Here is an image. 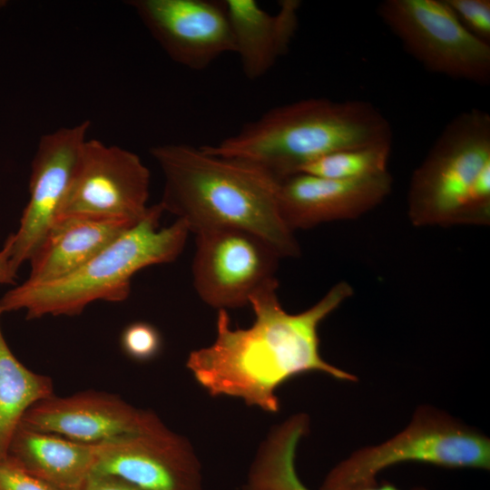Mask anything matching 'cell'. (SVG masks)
<instances>
[{
	"mask_svg": "<svg viewBox=\"0 0 490 490\" xmlns=\"http://www.w3.org/2000/svg\"><path fill=\"white\" fill-rule=\"evenodd\" d=\"M278 287V279L273 280L250 297L255 320L250 328H231L227 310H218L214 341L190 353L188 369L211 396L237 397L277 413V389L297 375L317 371L339 380H357L321 357L318 331L319 324L352 296V287L339 281L317 303L296 314L282 308Z\"/></svg>",
	"mask_w": 490,
	"mask_h": 490,
	"instance_id": "6da1fadb",
	"label": "cell"
},
{
	"mask_svg": "<svg viewBox=\"0 0 490 490\" xmlns=\"http://www.w3.org/2000/svg\"><path fill=\"white\" fill-rule=\"evenodd\" d=\"M163 176L160 204L190 232L235 228L266 240L283 258H298L299 244L280 214L277 181L247 162L183 143L153 146Z\"/></svg>",
	"mask_w": 490,
	"mask_h": 490,
	"instance_id": "7a4b0ae2",
	"label": "cell"
},
{
	"mask_svg": "<svg viewBox=\"0 0 490 490\" xmlns=\"http://www.w3.org/2000/svg\"><path fill=\"white\" fill-rule=\"evenodd\" d=\"M381 143H392V129L375 105L312 97L273 107L236 133L202 148L247 162L280 181L328 153Z\"/></svg>",
	"mask_w": 490,
	"mask_h": 490,
	"instance_id": "3957f363",
	"label": "cell"
},
{
	"mask_svg": "<svg viewBox=\"0 0 490 490\" xmlns=\"http://www.w3.org/2000/svg\"><path fill=\"white\" fill-rule=\"evenodd\" d=\"M164 212L158 202L144 217L74 272L47 282L27 280L0 299L4 312L25 310L27 319L44 316H76L96 300L122 302L130 295L132 278L155 264L174 261L191 233L176 219L161 228Z\"/></svg>",
	"mask_w": 490,
	"mask_h": 490,
	"instance_id": "277c9868",
	"label": "cell"
},
{
	"mask_svg": "<svg viewBox=\"0 0 490 490\" xmlns=\"http://www.w3.org/2000/svg\"><path fill=\"white\" fill-rule=\"evenodd\" d=\"M407 215L416 227L490 224V115L453 118L413 172Z\"/></svg>",
	"mask_w": 490,
	"mask_h": 490,
	"instance_id": "5b68a950",
	"label": "cell"
},
{
	"mask_svg": "<svg viewBox=\"0 0 490 490\" xmlns=\"http://www.w3.org/2000/svg\"><path fill=\"white\" fill-rule=\"evenodd\" d=\"M404 462L490 470V440L438 408L420 406L403 431L377 446L356 450L335 466L320 490L373 488L381 471Z\"/></svg>",
	"mask_w": 490,
	"mask_h": 490,
	"instance_id": "8992f818",
	"label": "cell"
},
{
	"mask_svg": "<svg viewBox=\"0 0 490 490\" xmlns=\"http://www.w3.org/2000/svg\"><path fill=\"white\" fill-rule=\"evenodd\" d=\"M377 11L427 71L479 85L490 83V43L470 33L446 0H385Z\"/></svg>",
	"mask_w": 490,
	"mask_h": 490,
	"instance_id": "52a82bcc",
	"label": "cell"
},
{
	"mask_svg": "<svg viewBox=\"0 0 490 490\" xmlns=\"http://www.w3.org/2000/svg\"><path fill=\"white\" fill-rule=\"evenodd\" d=\"M150 181L136 153L87 139L57 220L74 216L135 224L148 211Z\"/></svg>",
	"mask_w": 490,
	"mask_h": 490,
	"instance_id": "ba28073f",
	"label": "cell"
},
{
	"mask_svg": "<svg viewBox=\"0 0 490 490\" xmlns=\"http://www.w3.org/2000/svg\"><path fill=\"white\" fill-rule=\"evenodd\" d=\"M194 234L192 281L207 305L218 310L249 305L253 294L277 279L281 258L258 235L235 228Z\"/></svg>",
	"mask_w": 490,
	"mask_h": 490,
	"instance_id": "9c48e42d",
	"label": "cell"
},
{
	"mask_svg": "<svg viewBox=\"0 0 490 490\" xmlns=\"http://www.w3.org/2000/svg\"><path fill=\"white\" fill-rule=\"evenodd\" d=\"M93 473L142 490H203L201 464L190 443L152 412L138 430L97 444Z\"/></svg>",
	"mask_w": 490,
	"mask_h": 490,
	"instance_id": "30bf717a",
	"label": "cell"
},
{
	"mask_svg": "<svg viewBox=\"0 0 490 490\" xmlns=\"http://www.w3.org/2000/svg\"><path fill=\"white\" fill-rule=\"evenodd\" d=\"M90 122L61 127L41 136L31 164L29 201L14 233L15 270L29 261L56 221L71 186Z\"/></svg>",
	"mask_w": 490,
	"mask_h": 490,
	"instance_id": "8fae6325",
	"label": "cell"
},
{
	"mask_svg": "<svg viewBox=\"0 0 490 490\" xmlns=\"http://www.w3.org/2000/svg\"><path fill=\"white\" fill-rule=\"evenodd\" d=\"M127 5L167 55L184 67L201 71L235 52L224 1L130 0Z\"/></svg>",
	"mask_w": 490,
	"mask_h": 490,
	"instance_id": "7c38bea8",
	"label": "cell"
},
{
	"mask_svg": "<svg viewBox=\"0 0 490 490\" xmlns=\"http://www.w3.org/2000/svg\"><path fill=\"white\" fill-rule=\"evenodd\" d=\"M388 172L360 180H336L295 173L279 181L280 214L292 230L352 220L379 205L391 192Z\"/></svg>",
	"mask_w": 490,
	"mask_h": 490,
	"instance_id": "4fadbf2b",
	"label": "cell"
},
{
	"mask_svg": "<svg viewBox=\"0 0 490 490\" xmlns=\"http://www.w3.org/2000/svg\"><path fill=\"white\" fill-rule=\"evenodd\" d=\"M151 414L114 394L89 390L44 398L24 413L20 423L76 442L97 445L138 430Z\"/></svg>",
	"mask_w": 490,
	"mask_h": 490,
	"instance_id": "5bb4252c",
	"label": "cell"
},
{
	"mask_svg": "<svg viewBox=\"0 0 490 490\" xmlns=\"http://www.w3.org/2000/svg\"><path fill=\"white\" fill-rule=\"evenodd\" d=\"M228 18L244 75L263 76L286 54L299 27L300 1L281 0L271 15L255 0H225Z\"/></svg>",
	"mask_w": 490,
	"mask_h": 490,
	"instance_id": "9a60e30c",
	"label": "cell"
},
{
	"mask_svg": "<svg viewBox=\"0 0 490 490\" xmlns=\"http://www.w3.org/2000/svg\"><path fill=\"white\" fill-rule=\"evenodd\" d=\"M97 445L18 425L6 458L55 490H77L93 472Z\"/></svg>",
	"mask_w": 490,
	"mask_h": 490,
	"instance_id": "2e32d148",
	"label": "cell"
},
{
	"mask_svg": "<svg viewBox=\"0 0 490 490\" xmlns=\"http://www.w3.org/2000/svg\"><path fill=\"white\" fill-rule=\"evenodd\" d=\"M135 224L74 216L58 219L30 258L26 280L47 282L74 272Z\"/></svg>",
	"mask_w": 490,
	"mask_h": 490,
	"instance_id": "e0dca14e",
	"label": "cell"
},
{
	"mask_svg": "<svg viewBox=\"0 0 490 490\" xmlns=\"http://www.w3.org/2000/svg\"><path fill=\"white\" fill-rule=\"evenodd\" d=\"M309 430L305 413L291 416L275 427L262 444L252 464L245 490H310L296 471V453L299 441ZM368 490H402L389 482ZM408 490H428L414 486Z\"/></svg>",
	"mask_w": 490,
	"mask_h": 490,
	"instance_id": "ac0fdd59",
	"label": "cell"
},
{
	"mask_svg": "<svg viewBox=\"0 0 490 490\" xmlns=\"http://www.w3.org/2000/svg\"><path fill=\"white\" fill-rule=\"evenodd\" d=\"M0 306V460L5 459L12 436L24 413L54 395L52 379L24 366L8 347L1 329Z\"/></svg>",
	"mask_w": 490,
	"mask_h": 490,
	"instance_id": "d6986e66",
	"label": "cell"
},
{
	"mask_svg": "<svg viewBox=\"0 0 490 490\" xmlns=\"http://www.w3.org/2000/svg\"><path fill=\"white\" fill-rule=\"evenodd\" d=\"M392 143L350 148L323 155L298 173L336 180H360L387 172Z\"/></svg>",
	"mask_w": 490,
	"mask_h": 490,
	"instance_id": "ffe728a7",
	"label": "cell"
},
{
	"mask_svg": "<svg viewBox=\"0 0 490 490\" xmlns=\"http://www.w3.org/2000/svg\"><path fill=\"white\" fill-rule=\"evenodd\" d=\"M161 343L158 330L145 322H135L127 326L121 336L123 351L137 361L153 358L161 348Z\"/></svg>",
	"mask_w": 490,
	"mask_h": 490,
	"instance_id": "44dd1931",
	"label": "cell"
},
{
	"mask_svg": "<svg viewBox=\"0 0 490 490\" xmlns=\"http://www.w3.org/2000/svg\"><path fill=\"white\" fill-rule=\"evenodd\" d=\"M446 2L470 33L490 43L489 0H446Z\"/></svg>",
	"mask_w": 490,
	"mask_h": 490,
	"instance_id": "7402d4cb",
	"label": "cell"
},
{
	"mask_svg": "<svg viewBox=\"0 0 490 490\" xmlns=\"http://www.w3.org/2000/svg\"><path fill=\"white\" fill-rule=\"evenodd\" d=\"M0 490H55L7 458L0 460Z\"/></svg>",
	"mask_w": 490,
	"mask_h": 490,
	"instance_id": "603a6c76",
	"label": "cell"
},
{
	"mask_svg": "<svg viewBox=\"0 0 490 490\" xmlns=\"http://www.w3.org/2000/svg\"><path fill=\"white\" fill-rule=\"evenodd\" d=\"M77 490H142L114 475L92 473Z\"/></svg>",
	"mask_w": 490,
	"mask_h": 490,
	"instance_id": "cb8c5ba5",
	"label": "cell"
},
{
	"mask_svg": "<svg viewBox=\"0 0 490 490\" xmlns=\"http://www.w3.org/2000/svg\"><path fill=\"white\" fill-rule=\"evenodd\" d=\"M14 233H11L0 250V284L14 285L15 283L17 271L15 270L11 263Z\"/></svg>",
	"mask_w": 490,
	"mask_h": 490,
	"instance_id": "d4e9b609",
	"label": "cell"
}]
</instances>
